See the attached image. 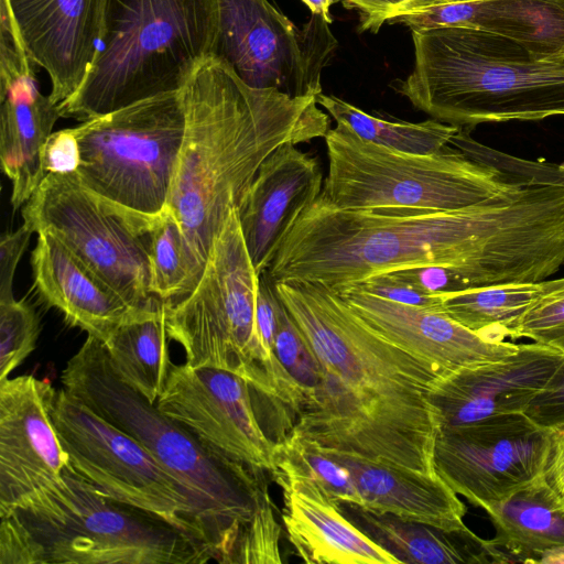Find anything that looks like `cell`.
I'll use <instances>...</instances> for the list:
<instances>
[{
  "label": "cell",
  "instance_id": "cell-1",
  "mask_svg": "<svg viewBox=\"0 0 564 564\" xmlns=\"http://www.w3.org/2000/svg\"><path fill=\"white\" fill-rule=\"evenodd\" d=\"M564 264V204L552 186L528 185L457 210L343 209L318 197L296 218L268 270L272 282L336 292L419 267L458 271L468 288L540 282Z\"/></svg>",
  "mask_w": 564,
  "mask_h": 564
},
{
  "label": "cell",
  "instance_id": "cell-2",
  "mask_svg": "<svg viewBox=\"0 0 564 564\" xmlns=\"http://www.w3.org/2000/svg\"><path fill=\"white\" fill-rule=\"evenodd\" d=\"M272 285L322 371L288 434L437 474L434 447L441 424L429 394L448 375L378 334L338 292L310 282Z\"/></svg>",
  "mask_w": 564,
  "mask_h": 564
},
{
  "label": "cell",
  "instance_id": "cell-3",
  "mask_svg": "<svg viewBox=\"0 0 564 564\" xmlns=\"http://www.w3.org/2000/svg\"><path fill=\"white\" fill-rule=\"evenodd\" d=\"M182 95L185 133L167 207L207 262L262 162L284 143L325 137L329 116L317 96L251 87L214 55L198 65Z\"/></svg>",
  "mask_w": 564,
  "mask_h": 564
},
{
  "label": "cell",
  "instance_id": "cell-4",
  "mask_svg": "<svg viewBox=\"0 0 564 564\" xmlns=\"http://www.w3.org/2000/svg\"><path fill=\"white\" fill-rule=\"evenodd\" d=\"M0 564H200L212 549L102 494L68 463L0 514Z\"/></svg>",
  "mask_w": 564,
  "mask_h": 564
},
{
  "label": "cell",
  "instance_id": "cell-5",
  "mask_svg": "<svg viewBox=\"0 0 564 564\" xmlns=\"http://www.w3.org/2000/svg\"><path fill=\"white\" fill-rule=\"evenodd\" d=\"M411 34L414 66L394 89L432 119L471 131L564 116V56L536 59L513 41L468 28Z\"/></svg>",
  "mask_w": 564,
  "mask_h": 564
},
{
  "label": "cell",
  "instance_id": "cell-6",
  "mask_svg": "<svg viewBox=\"0 0 564 564\" xmlns=\"http://www.w3.org/2000/svg\"><path fill=\"white\" fill-rule=\"evenodd\" d=\"M63 388L138 441L189 494L216 561L229 563L267 486L263 474L228 459L117 375L105 344L87 336L61 375Z\"/></svg>",
  "mask_w": 564,
  "mask_h": 564
},
{
  "label": "cell",
  "instance_id": "cell-7",
  "mask_svg": "<svg viewBox=\"0 0 564 564\" xmlns=\"http://www.w3.org/2000/svg\"><path fill=\"white\" fill-rule=\"evenodd\" d=\"M217 30L215 0H105L97 55L61 116L84 122L181 90L213 55Z\"/></svg>",
  "mask_w": 564,
  "mask_h": 564
},
{
  "label": "cell",
  "instance_id": "cell-8",
  "mask_svg": "<svg viewBox=\"0 0 564 564\" xmlns=\"http://www.w3.org/2000/svg\"><path fill=\"white\" fill-rule=\"evenodd\" d=\"M324 138L328 170L318 198L337 208L449 212L528 186L449 144L431 154L406 153L364 141L338 126Z\"/></svg>",
  "mask_w": 564,
  "mask_h": 564
},
{
  "label": "cell",
  "instance_id": "cell-9",
  "mask_svg": "<svg viewBox=\"0 0 564 564\" xmlns=\"http://www.w3.org/2000/svg\"><path fill=\"white\" fill-rule=\"evenodd\" d=\"M257 273L234 208L214 240L197 286L167 303L171 339L191 367H213L242 377L254 401L270 398L267 355L257 326Z\"/></svg>",
  "mask_w": 564,
  "mask_h": 564
},
{
  "label": "cell",
  "instance_id": "cell-10",
  "mask_svg": "<svg viewBox=\"0 0 564 564\" xmlns=\"http://www.w3.org/2000/svg\"><path fill=\"white\" fill-rule=\"evenodd\" d=\"M182 89L70 128L79 182L130 214L153 219L167 206L184 133Z\"/></svg>",
  "mask_w": 564,
  "mask_h": 564
},
{
  "label": "cell",
  "instance_id": "cell-11",
  "mask_svg": "<svg viewBox=\"0 0 564 564\" xmlns=\"http://www.w3.org/2000/svg\"><path fill=\"white\" fill-rule=\"evenodd\" d=\"M33 232L48 231L132 307L158 304L150 284L152 220L98 196L75 172L48 173L22 208Z\"/></svg>",
  "mask_w": 564,
  "mask_h": 564
},
{
  "label": "cell",
  "instance_id": "cell-12",
  "mask_svg": "<svg viewBox=\"0 0 564 564\" xmlns=\"http://www.w3.org/2000/svg\"><path fill=\"white\" fill-rule=\"evenodd\" d=\"M51 417L68 464L79 475L111 499L151 513L210 547L185 487L138 441L64 388L56 390Z\"/></svg>",
  "mask_w": 564,
  "mask_h": 564
},
{
  "label": "cell",
  "instance_id": "cell-13",
  "mask_svg": "<svg viewBox=\"0 0 564 564\" xmlns=\"http://www.w3.org/2000/svg\"><path fill=\"white\" fill-rule=\"evenodd\" d=\"M218 30L213 55L249 86L291 96H317L337 41L318 14L297 28L269 0H215Z\"/></svg>",
  "mask_w": 564,
  "mask_h": 564
},
{
  "label": "cell",
  "instance_id": "cell-14",
  "mask_svg": "<svg viewBox=\"0 0 564 564\" xmlns=\"http://www.w3.org/2000/svg\"><path fill=\"white\" fill-rule=\"evenodd\" d=\"M547 447V430L524 413L495 415L441 429L434 467L457 495L487 511L541 476Z\"/></svg>",
  "mask_w": 564,
  "mask_h": 564
},
{
  "label": "cell",
  "instance_id": "cell-15",
  "mask_svg": "<svg viewBox=\"0 0 564 564\" xmlns=\"http://www.w3.org/2000/svg\"><path fill=\"white\" fill-rule=\"evenodd\" d=\"M155 405L228 459L259 473L274 470L276 443L260 424L249 384L239 375L173 365Z\"/></svg>",
  "mask_w": 564,
  "mask_h": 564
},
{
  "label": "cell",
  "instance_id": "cell-16",
  "mask_svg": "<svg viewBox=\"0 0 564 564\" xmlns=\"http://www.w3.org/2000/svg\"><path fill=\"white\" fill-rule=\"evenodd\" d=\"M0 163L12 183L11 204L23 206L45 177L42 149L61 116L44 96L4 0L0 8Z\"/></svg>",
  "mask_w": 564,
  "mask_h": 564
},
{
  "label": "cell",
  "instance_id": "cell-17",
  "mask_svg": "<svg viewBox=\"0 0 564 564\" xmlns=\"http://www.w3.org/2000/svg\"><path fill=\"white\" fill-rule=\"evenodd\" d=\"M55 393L32 375L0 381V514L58 478L68 463L51 417Z\"/></svg>",
  "mask_w": 564,
  "mask_h": 564
},
{
  "label": "cell",
  "instance_id": "cell-18",
  "mask_svg": "<svg viewBox=\"0 0 564 564\" xmlns=\"http://www.w3.org/2000/svg\"><path fill=\"white\" fill-rule=\"evenodd\" d=\"M26 55L44 68L59 105L86 78L97 55L105 0H4Z\"/></svg>",
  "mask_w": 564,
  "mask_h": 564
},
{
  "label": "cell",
  "instance_id": "cell-19",
  "mask_svg": "<svg viewBox=\"0 0 564 564\" xmlns=\"http://www.w3.org/2000/svg\"><path fill=\"white\" fill-rule=\"evenodd\" d=\"M564 362V352L539 343L498 361L458 371L436 382L430 401L441 429L495 415L524 413Z\"/></svg>",
  "mask_w": 564,
  "mask_h": 564
},
{
  "label": "cell",
  "instance_id": "cell-20",
  "mask_svg": "<svg viewBox=\"0 0 564 564\" xmlns=\"http://www.w3.org/2000/svg\"><path fill=\"white\" fill-rule=\"evenodd\" d=\"M373 330L435 364L448 377L514 355L520 344L487 340L442 308L406 305L357 290L338 292Z\"/></svg>",
  "mask_w": 564,
  "mask_h": 564
},
{
  "label": "cell",
  "instance_id": "cell-21",
  "mask_svg": "<svg viewBox=\"0 0 564 564\" xmlns=\"http://www.w3.org/2000/svg\"><path fill=\"white\" fill-rule=\"evenodd\" d=\"M289 142L260 165L238 216L245 242L259 275L265 272L300 214L321 194L317 159Z\"/></svg>",
  "mask_w": 564,
  "mask_h": 564
},
{
  "label": "cell",
  "instance_id": "cell-22",
  "mask_svg": "<svg viewBox=\"0 0 564 564\" xmlns=\"http://www.w3.org/2000/svg\"><path fill=\"white\" fill-rule=\"evenodd\" d=\"M271 474L282 489L289 541L305 563L401 564L349 521L314 479L282 463Z\"/></svg>",
  "mask_w": 564,
  "mask_h": 564
},
{
  "label": "cell",
  "instance_id": "cell-23",
  "mask_svg": "<svg viewBox=\"0 0 564 564\" xmlns=\"http://www.w3.org/2000/svg\"><path fill=\"white\" fill-rule=\"evenodd\" d=\"M37 293L66 323L106 343L117 327L143 308L117 291L48 231L37 232L31 258Z\"/></svg>",
  "mask_w": 564,
  "mask_h": 564
},
{
  "label": "cell",
  "instance_id": "cell-24",
  "mask_svg": "<svg viewBox=\"0 0 564 564\" xmlns=\"http://www.w3.org/2000/svg\"><path fill=\"white\" fill-rule=\"evenodd\" d=\"M322 448L350 471L361 508L448 532L470 531L464 522L466 506L438 474Z\"/></svg>",
  "mask_w": 564,
  "mask_h": 564
},
{
  "label": "cell",
  "instance_id": "cell-25",
  "mask_svg": "<svg viewBox=\"0 0 564 564\" xmlns=\"http://www.w3.org/2000/svg\"><path fill=\"white\" fill-rule=\"evenodd\" d=\"M388 23H399L411 31L468 28L513 41L536 59L564 56V0L430 4L399 14Z\"/></svg>",
  "mask_w": 564,
  "mask_h": 564
},
{
  "label": "cell",
  "instance_id": "cell-26",
  "mask_svg": "<svg viewBox=\"0 0 564 564\" xmlns=\"http://www.w3.org/2000/svg\"><path fill=\"white\" fill-rule=\"evenodd\" d=\"M343 514L401 563H496L490 540L468 532H448L389 513H376L351 503H338Z\"/></svg>",
  "mask_w": 564,
  "mask_h": 564
},
{
  "label": "cell",
  "instance_id": "cell-27",
  "mask_svg": "<svg viewBox=\"0 0 564 564\" xmlns=\"http://www.w3.org/2000/svg\"><path fill=\"white\" fill-rule=\"evenodd\" d=\"M501 563H534L564 547V505L541 476L487 511Z\"/></svg>",
  "mask_w": 564,
  "mask_h": 564
},
{
  "label": "cell",
  "instance_id": "cell-28",
  "mask_svg": "<svg viewBox=\"0 0 564 564\" xmlns=\"http://www.w3.org/2000/svg\"><path fill=\"white\" fill-rule=\"evenodd\" d=\"M166 308L167 302L160 301L137 312L104 343L119 378L154 404L173 366Z\"/></svg>",
  "mask_w": 564,
  "mask_h": 564
},
{
  "label": "cell",
  "instance_id": "cell-29",
  "mask_svg": "<svg viewBox=\"0 0 564 564\" xmlns=\"http://www.w3.org/2000/svg\"><path fill=\"white\" fill-rule=\"evenodd\" d=\"M544 282L473 286L442 294V310L453 319L491 341L513 339L514 328L541 295Z\"/></svg>",
  "mask_w": 564,
  "mask_h": 564
},
{
  "label": "cell",
  "instance_id": "cell-30",
  "mask_svg": "<svg viewBox=\"0 0 564 564\" xmlns=\"http://www.w3.org/2000/svg\"><path fill=\"white\" fill-rule=\"evenodd\" d=\"M317 104L341 127L359 139L392 150L431 154L449 144L459 127L435 119L422 122L388 121L371 116L356 106L334 96L321 93Z\"/></svg>",
  "mask_w": 564,
  "mask_h": 564
},
{
  "label": "cell",
  "instance_id": "cell-31",
  "mask_svg": "<svg viewBox=\"0 0 564 564\" xmlns=\"http://www.w3.org/2000/svg\"><path fill=\"white\" fill-rule=\"evenodd\" d=\"M149 259L152 294L169 303L188 295L197 286L206 265L167 206L152 220Z\"/></svg>",
  "mask_w": 564,
  "mask_h": 564
},
{
  "label": "cell",
  "instance_id": "cell-32",
  "mask_svg": "<svg viewBox=\"0 0 564 564\" xmlns=\"http://www.w3.org/2000/svg\"><path fill=\"white\" fill-rule=\"evenodd\" d=\"M275 443L274 464H285L314 479L337 503L361 506L350 471L319 445L291 433Z\"/></svg>",
  "mask_w": 564,
  "mask_h": 564
},
{
  "label": "cell",
  "instance_id": "cell-33",
  "mask_svg": "<svg viewBox=\"0 0 564 564\" xmlns=\"http://www.w3.org/2000/svg\"><path fill=\"white\" fill-rule=\"evenodd\" d=\"M274 351L290 382L293 417L296 419L318 387L322 371L315 355L280 301Z\"/></svg>",
  "mask_w": 564,
  "mask_h": 564
},
{
  "label": "cell",
  "instance_id": "cell-34",
  "mask_svg": "<svg viewBox=\"0 0 564 564\" xmlns=\"http://www.w3.org/2000/svg\"><path fill=\"white\" fill-rule=\"evenodd\" d=\"M40 334L37 315L25 300H0V381L35 349Z\"/></svg>",
  "mask_w": 564,
  "mask_h": 564
},
{
  "label": "cell",
  "instance_id": "cell-35",
  "mask_svg": "<svg viewBox=\"0 0 564 564\" xmlns=\"http://www.w3.org/2000/svg\"><path fill=\"white\" fill-rule=\"evenodd\" d=\"M451 145L469 159L496 167L527 185H553L564 187V165L519 159L476 141L470 130L459 128Z\"/></svg>",
  "mask_w": 564,
  "mask_h": 564
},
{
  "label": "cell",
  "instance_id": "cell-36",
  "mask_svg": "<svg viewBox=\"0 0 564 564\" xmlns=\"http://www.w3.org/2000/svg\"><path fill=\"white\" fill-rule=\"evenodd\" d=\"M519 338L564 352V278L545 280L543 292L514 328L513 339Z\"/></svg>",
  "mask_w": 564,
  "mask_h": 564
},
{
  "label": "cell",
  "instance_id": "cell-37",
  "mask_svg": "<svg viewBox=\"0 0 564 564\" xmlns=\"http://www.w3.org/2000/svg\"><path fill=\"white\" fill-rule=\"evenodd\" d=\"M281 529L275 520L273 505L265 486L257 510L241 531L229 563H282L280 555Z\"/></svg>",
  "mask_w": 564,
  "mask_h": 564
},
{
  "label": "cell",
  "instance_id": "cell-38",
  "mask_svg": "<svg viewBox=\"0 0 564 564\" xmlns=\"http://www.w3.org/2000/svg\"><path fill=\"white\" fill-rule=\"evenodd\" d=\"M346 290H357L406 305L442 308V294L427 292L398 276L394 272L382 273L368 278L347 288Z\"/></svg>",
  "mask_w": 564,
  "mask_h": 564
},
{
  "label": "cell",
  "instance_id": "cell-39",
  "mask_svg": "<svg viewBox=\"0 0 564 564\" xmlns=\"http://www.w3.org/2000/svg\"><path fill=\"white\" fill-rule=\"evenodd\" d=\"M524 414L543 429L564 425V362Z\"/></svg>",
  "mask_w": 564,
  "mask_h": 564
},
{
  "label": "cell",
  "instance_id": "cell-40",
  "mask_svg": "<svg viewBox=\"0 0 564 564\" xmlns=\"http://www.w3.org/2000/svg\"><path fill=\"white\" fill-rule=\"evenodd\" d=\"M360 12L362 31L377 32L384 22L416 8L435 4L434 0H335Z\"/></svg>",
  "mask_w": 564,
  "mask_h": 564
},
{
  "label": "cell",
  "instance_id": "cell-41",
  "mask_svg": "<svg viewBox=\"0 0 564 564\" xmlns=\"http://www.w3.org/2000/svg\"><path fill=\"white\" fill-rule=\"evenodd\" d=\"M78 162V143L72 129L53 132L42 149L44 174L76 172Z\"/></svg>",
  "mask_w": 564,
  "mask_h": 564
},
{
  "label": "cell",
  "instance_id": "cell-42",
  "mask_svg": "<svg viewBox=\"0 0 564 564\" xmlns=\"http://www.w3.org/2000/svg\"><path fill=\"white\" fill-rule=\"evenodd\" d=\"M33 230L23 225L13 232H6L0 241V300L13 296V278Z\"/></svg>",
  "mask_w": 564,
  "mask_h": 564
},
{
  "label": "cell",
  "instance_id": "cell-43",
  "mask_svg": "<svg viewBox=\"0 0 564 564\" xmlns=\"http://www.w3.org/2000/svg\"><path fill=\"white\" fill-rule=\"evenodd\" d=\"M546 430L549 447L541 479L564 505V425Z\"/></svg>",
  "mask_w": 564,
  "mask_h": 564
},
{
  "label": "cell",
  "instance_id": "cell-44",
  "mask_svg": "<svg viewBox=\"0 0 564 564\" xmlns=\"http://www.w3.org/2000/svg\"><path fill=\"white\" fill-rule=\"evenodd\" d=\"M312 14L321 15L328 24L332 23L330 7L335 0H302Z\"/></svg>",
  "mask_w": 564,
  "mask_h": 564
},
{
  "label": "cell",
  "instance_id": "cell-45",
  "mask_svg": "<svg viewBox=\"0 0 564 564\" xmlns=\"http://www.w3.org/2000/svg\"><path fill=\"white\" fill-rule=\"evenodd\" d=\"M538 564H564V547L546 552L540 557Z\"/></svg>",
  "mask_w": 564,
  "mask_h": 564
},
{
  "label": "cell",
  "instance_id": "cell-46",
  "mask_svg": "<svg viewBox=\"0 0 564 564\" xmlns=\"http://www.w3.org/2000/svg\"><path fill=\"white\" fill-rule=\"evenodd\" d=\"M435 4H449V3H465V2H473L477 0H434Z\"/></svg>",
  "mask_w": 564,
  "mask_h": 564
}]
</instances>
